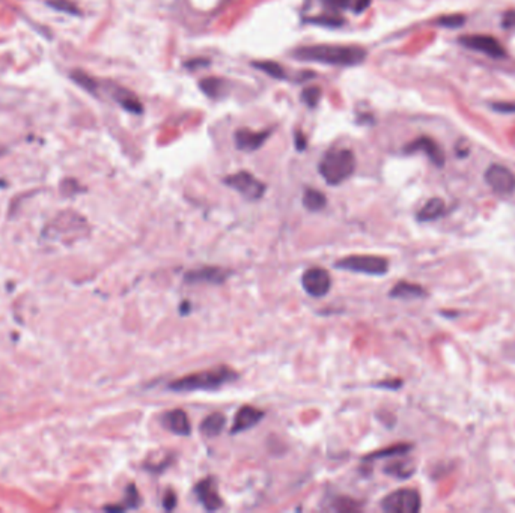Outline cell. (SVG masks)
<instances>
[{
  "label": "cell",
  "mask_w": 515,
  "mask_h": 513,
  "mask_svg": "<svg viewBox=\"0 0 515 513\" xmlns=\"http://www.w3.org/2000/svg\"><path fill=\"white\" fill-rule=\"evenodd\" d=\"M297 59L312 61L335 66H354L367 59V52L360 47L348 45H309L294 52Z\"/></svg>",
  "instance_id": "1"
},
{
  "label": "cell",
  "mask_w": 515,
  "mask_h": 513,
  "mask_svg": "<svg viewBox=\"0 0 515 513\" xmlns=\"http://www.w3.org/2000/svg\"><path fill=\"white\" fill-rule=\"evenodd\" d=\"M238 374L228 366H219L202 372H196L178 378L172 381L167 388L176 393H190V392H213L217 388L236 381Z\"/></svg>",
  "instance_id": "2"
},
{
  "label": "cell",
  "mask_w": 515,
  "mask_h": 513,
  "mask_svg": "<svg viewBox=\"0 0 515 513\" xmlns=\"http://www.w3.org/2000/svg\"><path fill=\"white\" fill-rule=\"evenodd\" d=\"M355 169V158L350 149H333L321 160L320 170L324 181L329 185H339L346 181Z\"/></svg>",
  "instance_id": "3"
},
{
  "label": "cell",
  "mask_w": 515,
  "mask_h": 513,
  "mask_svg": "<svg viewBox=\"0 0 515 513\" xmlns=\"http://www.w3.org/2000/svg\"><path fill=\"white\" fill-rule=\"evenodd\" d=\"M86 227L85 220L74 213H65L54 218L47 227V236L56 241L72 243L83 235V229Z\"/></svg>",
  "instance_id": "4"
},
{
  "label": "cell",
  "mask_w": 515,
  "mask_h": 513,
  "mask_svg": "<svg viewBox=\"0 0 515 513\" xmlns=\"http://www.w3.org/2000/svg\"><path fill=\"white\" fill-rule=\"evenodd\" d=\"M336 268L348 270L353 273H362L368 275H385L389 271V262L386 258L372 254H353L339 259L335 263Z\"/></svg>",
  "instance_id": "5"
},
{
  "label": "cell",
  "mask_w": 515,
  "mask_h": 513,
  "mask_svg": "<svg viewBox=\"0 0 515 513\" xmlns=\"http://www.w3.org/2000/svg\"><path fill=\"white\" fill-rule=\"evenodd\" d=\"M381 507L387 513H417L420 510V496L416 489L402 488L383 498Z\"/></svg>",
  "instance_id": "6"
},
{
  "label": "cell",
  "mask_w": 515,
  "mask_h": 513,
  "mask_svg": "<svg viewBox=\"0 0 515 513\" xmlns=\"http://www.w3.org/2000/svg\"><path fill=\"white\" fill-rule=\"evenodd\" d=\"M224 184L236 190V192H238L247 201H258V199L264 196L267 188L264 183H261L258 178L249 172H245V170L229 175L224 179Z\"/></svg>",
  "instance_id": "7"
},
{
  "label": "cell",
  "mask_w": 515,
  "mask_h": 513,
  "mask_svg": "<svg viewBox=\"0 0 515 513\" xmlns=\"http://www.w3.org/2000/svg\"><path fill=\"white\" fill-rule=\"evenodd\" d=\"M485 183L494 193L508 196L515 192V175L508 167L493 164L485 172Z\"/></svg>",
  "instance_id": "8"
},
{
  "label": "cell",
  "mask_w": 515,
  "mask_h": 513,
  "mask_svg": "<svg viewBox=\"0 0 515 513\" xmlns=\"http://www.w3.org/2000/svg\"><path fill=\"white\" fill-rule=\"evenodd\" d=\"M460 44L467 47V49L484 53L494 59H502L507 56V52H505L502 44L490 35H464L460 38Z\"/></svg>",
  "instance_id": "9"
},
{
  "label": "cell",
  "mask_w": 515,
  "mask_h": 513,
  "mask_svg": "<svg viewBox=\"0 0 515 513\" xmlns=\"http://www.w3.org/2000/svg\"><path fill=\"white\" fill-rule=\"evenodd\" d=\"M302 284L309 296L320 298L329 293L332 288V277L324 268L314 267L305 271L302 277Z\"/></svg>",
  "instance_id": "10"
},
{
  "label": "cell",
  "mask_w": 515,
  "mask_h": 513,
  "mask_svg": "<svg viewBox=\"0 0 515 513\" xmlns=\"http://www.w3.org/2000/svg\"><path fill=\"white\" fill-rule=\"evenodd\" d=\"M194 493L198 496L202 506L207 510H217L223 505V501L217 492V484H215V480L213 477L203 479L196 484Z\"/></svg>",
  "instance_id": "11"
},
{
  "label": "cell",
  "mask_w": 515,
  "mask_h": 513,
  "mask_svg": "<svg viewBox=\"0 0 515 513\" xmlns=\"http://www.w3.org/2000/svg\"><path fill=\"white\" fill-rule=\"evenodd\" d=\"M231 275V271H226L219 267H202L198 270H192L185 274L184 280L187 283H211V284H222L226 282Z\"/></svg>",
  "instance_id": "12"
},
{
  "label": "cell",
  "mask_w": 515,
  "mask_h": 513,
  "mask_svg": "<svg viewBox=\"0 0 515 513\" xmlns=\"http://www.w3.org/2000/svg\"><path fill=\"white\" fill-rule=\"evenodd\" d=\"M262 419H264V413L255 406L250 405H245L241 406L237 415H236V422L232 424V434H240L252 429V427L256 426Z\"/></svg>",
  "instance_id": "13"
},
{
  "label": "cell",
  "mask_w": 515,
  "mask_h": 513,
  "mask_svg": "<svg viewBox=\"0 0 515 513\" xmlns=\"http://www.w3.org/2000/svg\"><path fill=\"white\" fill-rule=\"evenodd\" d=\"M419 151L425 152V154L428 155V158L433 161L436 166L442 167L445 164L443 152H442V149L438 148V145L436 144L433 139L419 137V139H416L415 141H411V144H408L406 146V152H408V154H411V152H419Z\"/></svg>",
  "instance_id": "14"
},
{
  "label": "cell",
  "mask_w": 515,
  "mask_h": 513,
  "mask_svg": "<svg viewBox=\"0 0 515 513\" xmlns=\"http://www.w3.org/2000/svg\"><path fill=\"white\" fill-rule=\"evenodd\" d=\"M271 131H249V130H238L236 132V145L240 151L252 152L259 149L262 145L266 144L267 139L270 137Z\"/></svg>",
  "instance_id": "15"
},
{
  "label": "cell",
  "mask_w": 515,
  "mask_h": 513,
  "mask_svg": "<svg viewBox=\"0 0 515 513\" xmlns=\"http://www.w3.org/2000/svg\"><path fill=\"white\" fill-rule=\"evenodd\" d=\"M162 423L167 431L174 432L175 435L185 436V435H190L192 432V424H190L189 417H187V414L183 410L167 411L166 414H163Z\"/></svg>",
  "instance_id": "16"
},
{
  "label": "cell",
  "mask_w": 515,
  "mask_h": 513,
  "mask_svg": "<svg viewBox=\"0 0 515 513\" xmlns=\"http://www.w3.org/2000/svg\"><path fill=\"white\" fill-rule=\"evenodd\" d=\"M446 211V204L443 202V199L440 197H433L420 208L417 213V220L426 223V222H434L437 218L442 217Z\"/></svg>",
  "instance_id": "17"
},
{
  "label": "cell",
  "mask_w": 515,
  "mask_h": 513,
  "mask_svg": "<svg viewBox=\"0 0 515 513\" xmlns=\"http://www.w3.org/2000/svg\"><path fill=\"white\" fill-rule=\"evenodd\" d=\"M425 293H426L425 289L416 283L399 282L397 286L389 292V296L392 298H422Z\"/></svg>",
  "instance_id": "18"
},
{
  "label": "cell",
  "mask_w": 515,
  "mask_h": 513,
  "mask_svg": "<svg viewBox=\"0 0 515 513\" xmlns=\"http://www.w3.org/2000/svg\"><path fill=\"white\" fill-rule=\"evenodd\" d=\"M114 98L123 106L127 112L130 113H134V115H140V113L144 112V106L142 102H140L137 100L136 95H133L131 92L125 91V89H121V88H116L115 92H114Z\"/></svg>",
  "instance_id": "19"
},
{
  "label": "cell",
  "mask_w": 515,
  "mask_h": 513,
  "mask_svg": "<svg viewBox=\"0 0 515 513\" xmlns=\"http://www.w3.org/2000/svg\"><path fill=\"white\" fill-rule=\"evenodd\" d=\"M224 424H226V417L222 413H213L202 422L201 432L211 438V436H217L222 434Z\"/></svg>",
  "instance_id": "20"
},
{
  "label": "cell",
  "mask_w": 515,
  "mask_h": 513,
  "mask_svg": "<svg viewBox=\"0 0 515 513\" xmlns=\"http://www.w3.org/2000/svg\"><path fill=\"white\" fill-rule=\"evenodd\" d=\"M303 205L309 211H321L327 205L325 196L314 188H307L303 194Z\"/></svg>",
  "instance_id": "21"
},
{
  "label": "cell",
  "mask_w": 515,
  "mask_h": 513,
  "mask_svg": "<svg viewBox=\"0 0 515 513\" xmlns=\"http://www.w3.org/2000/svg\"><path fill=\"white\" fill-rule=\"evenodd\" d=\"M254 66H256V68L261 70V71H264L266 74H268L270 77H273V79H277V80H285L286 79L285 70L277 62H273V61L254 62Z\"/></svg>",
  "instance_id": "22"
},
{
  "label": "cell",
  "mask_w": 515,
  "mask_h": 513,
  "mask_svg": "<svg viewBox=\"0 0 515 513\" xmlns=\"http://www.w3.org/2000/svg\"><path fill=\"white\" fill-rule=\"evenodd\" d=\"M385 473L398 479H408L415 473V467L408 462H393L385 468Z\"/></svg>",
  "instance_id": "23"
},
{
  "label": "cell",
  "mask_w": 515,
  "mask_h": 513,
  "mask_svg": "<svg viewBox=\"0 0 515 513\" xmlns=\"http://www.w3.org/2000/svg\"><path fill=\"white\" fill-rule=\"evenodd\" d=\"M411 449V445L408 444H398V445H392V447L378 450L376 453H372L369 456L364 458V461H372V459H381V458H387V456H395V454H404Z\"/></svg>",
  "instance_id": "24"
},
{
  "label": "cell",
  "mask_w": 515,
  "mask_h": 513,
  "mask_svg": "<svg viewBox=\"0 0 515 513\" xmlns=\"http://www.w3.org/2000/svg\"><path fill=\"white\" fill-rule=\"evenodd\" d=\"M71 77H72V80H74V82L79 83L80 86H82L83 89H86L88 92H91V93H95V92H97L98 84H97V82H95V80H93V79L91 77L89 74L83 72V71H74V72L71 74Z\"/></svg>",
  "instance_id": "25"
},
{
  "label": "cell",
  "mask_w": 515,
  "mask_h": 513,
  "mask_svg": "<svg viewBox=\"0 0 515 513\" xmlns=\"http://www.w3.org/2000/svg\"><path fill=\"white\" fill-rule=\"evenodd\" d=\"M199 86H201V89H202V92H203V93H207L208 97H211V98H215V97H219V95H220V91H222V80L215 79V77L203 79V80L199 83Z\"/></svg>",
  "instance_id": "26"
},
{
  "label": "cell",
  "mask_w": 515,
  "mask_h": 513,
  "mask_svg": "<svg viewBox=\"0 0 515 513\" xmlns=\"http://www.w3.org/2000/svg\"><path fill=\"white\" fill-rule=\"evenodd\" d=\"M47 3H49V6H52L53 9H56V11L67 13L71 15L80 14V9L72 2H70V0H47Z\"/></svg>",
  "instance_id": "27"
},
{
  "label": "cell",
  "mask_w": 515,
  "mask_h": 513,
  "mask_svg": "<svg viewBox=\"0 0 515 513\" xmlns=\"http://www.w3.org/2000/svg\"><path fill=\"white\" fill-rule=\"evenodd\" d=\"M124 510L127 509H137L140 506V496L139 491L134 487V484H130L125 492V498H124Z\"/></svg>",
  "instance_id": "28"
},
{
  "label": "cell",
  "mask_w": 515,
  "mask_h": 513,
  "mask_svg": "<svg viewBox=\"0 0 515 513\" xmlns=\"http://www.w3.org/2000/svg\"><path fill=\"white\" fill-rule=\"evenodd\" d=\"M320 97H321V89L318 86H311V88H306L303 92H302V98L303 101L307 104L309 107H315L318 101H320Z\"/></svg>",
  "instance_id": "29"
},
{
  "label": "cell",
  "mask_w": 515,
  "mask_h": 513,
  "mask_svg": "<svg viewBox=\"0 0 515 513\" xmlns=\"http://www.w3.org/2000/svg\"><path fill=\"white\" fill-rule=\"evenodd\" d=\"M464 22H466V18L463 15L456 14V15H446V17L438 18L437 24L442 27H451V29H455V27L463 26Z\"/></svg>",
  "instance_id": "30"
},
{
  "label": "cell",
  "mask_w": 515,
  "mask_h": 513,
  "mask_svg": "<svg viewBox=\"0 0 515 513\" xmlns=\"http://www.w3.org/2000/svg\"><path fill=\"white\" fill-rule=\"evenodd\" d=\"M358 509H359L358 501L346 500V498L336 500L335 510H338V512H353V510H358Z\"/></svg>",
  "instance_id": "31"
},
{
  "label": "cell",
  "mask_w": 515,
  "mask_h": 513,
  "mask_svg": "<svg viewBox=\"0 0 515 513\" xmlns=\"http://www.w3.org/2000/svg\"><path fill=\"white\" fill-rule=\"evenodd\" d=\"M312 23H316V24H323V26H330V27H339L344 24V20L342 18H338V17H324V18H314V20H311Z\"/></svg>",
  "instance_id": "32"
},
{
  "label": "cell",
  "mask_w": 515,
  "mask_h": 513,
  "mask_svg": "<svg viewBox=\"0 0 515 513\" xmlns=\"http://www.w3.org/2000/svg\"><path fill=\"white\" fill-rule=\"evenodd\" d=\"M491 109L499 113H515V102H493Z\"/></svg>",
  "instance_id": "33"
},
{
  "label": "cell",
  "mask_w": 515,
  "mask_h": 513,
  "mask_svg": "<svg viewBox=\"0 0 515 513\" xmlns=\"http://www.w3.org/2000/svg\"><path fill=\"white\" fill-rule=\"evenodd\" d=\"M163 506L166 510H172L176 507V493L174 491H166L163 496Z\"/></svg>",
  "instance_id": "34"
},
{
  "label": "cell",
  "mask_w": 515,
  "mask_h": 513,
  "mask_svg": "<svg viewBox=\"0 0 515 513\" xmlns=\"http://www.w3.org/2000/svg\"><path fill=\"white\" fill-rule=\"evenodd\" d=\"M321 2L332 9H345L350 6L351 0H321Z\"/></svg>",
  "instance_id": "35"
},
{
  "label": "cell",
  "mask_w": 515,
  "mask_h": 513,
  "mask_svg": "<svg viewBox=\"0 0 515 513\" xmlns=\"http://www.w3.org/2000/svg\"><path fill=\"white\" fill-rule=\"evenodd\" d=\"M502 26L505 27V29H511V27H515V11L505 13L503 20H502Z\"/></svg>",
  "instance_id": "36"
},
{
  "label": "cell",
  "mask_w": 515,
  "mask_h": 513,
  "mask_svg": "<svg viewBox=\"0 0 515 513\" xmlns=\"http://www.w3.org/2000/svg\"><path fill=\"white\" fill-rule=\"evenodd\" d=\"M369 3H371V0H355V2H354V11L355 13H362V11H364V9H367L369 6Z\"/></svg>",
  "instance_id": "37"
},
{
  "label": "cell",
  "mask_w": 515,
  "mask_h": 513,
  "mask_svg": "<svg viewBox=\"0 0 515 513\" xmlns=\"http://www.w3.org/2000/svg\"><path fill=\"white\" fill-rule=\"evenodd\" d=\"M295 146H297L298 151L306 149V139H305V136L302 135L300 131H298L297 135H295Z\"/></svg>",
  "instance_id": "38"
},
{
  "label": "cell",
  "mask_w": 515,
  "mask_h": 513,
  "mask_svg": "<svg viewBox=\"0 0 515 513\" xmlns=\"http://www.w3.org/2000/svg\"><path fill=\"white\" fill-rule=\"evenodd\" d=\"M392 381H393V379H392ZM380 383V384H377V387H381V388H398V387H401V381H399V379H395V383Z\"/></svg>",
  "instance_id": "39"
},
{
  "label": "cell",
  "mask_w": 515,
  "mask_h": 513,
  "mask_svg": "<svg viewBox=\"0 0 515 513\" xmlns=\"http://www.w3.org/2000/svg\"><path fill=\"white\" fill-rule=\"evenodd\" d=\"M207 65H208V61H203V59L187 62V66H189V68H193V66H207Z\"/></svg>",
  "instance_id": "40"
}]
</instances>
